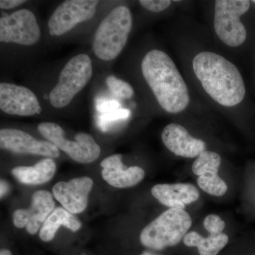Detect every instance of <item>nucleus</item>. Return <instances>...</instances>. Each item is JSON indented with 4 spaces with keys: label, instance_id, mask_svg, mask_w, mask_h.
<instances>
[{
    "label": "nucleus",
    "instance_id": "nucleus-11",
    "mask_svg": "<svg viewBox=\"0 0 255 255\" xmlns=\"http://www.w3.org/2000/svg\"><path fill=\"white\" fill-rule=\"evenodd\" d=\"M55 203L53 195L46 190H38L33 193L31 205L27 209H17L12 216L15 227L26 228L30 235H35L42 225L54 211Z\"/></svg>",
    "mask_w": 255,
    "mask_h": 255
},
{
    "label": "nucleus",
    "instance_id": "nucleus-14",
    "mask_svg": "<svg viewBox=\"0 0 255 255\" xmlns=\"http://www.w3.org/2000/svg\"><path fill=\"white\" fill-rule=\"evenodd\" d=\"M164 145L174 155L194 158L206 150L204 140L191 136L187 129L177 124H168L162 132Z\"/></svg>",
    "mask_w": 255,
    "mask_h": 255
},
{
    "label": "nucleus",
    "instance_id": "nucleus-9",
    "mask_svg": "<svg viewBox=\"0 0 255 255\" xmlns=\"http://www.w3.org/2000/svg\"><path fill=\"white\" fill-rule=\"evenodd\" d=\"M99 1L68 0L60 4L48 20V27L52 36H62L79 23L89 21L96 13Z\"/></svg>",
    "mask_w": 255,
    "mask_h": 255
},
{
    "label": "nucleus",
    "instance_id": "nucleus-24",
    "mask_svg": "<svg viewBox=\"0 0 255 255\" xmlns=\"http://www.w3.org/2000/svg\"><path fill=\"white\" fill-rule=\"evenodd\" d=\"M204 226L210 235L219 236L223 233L226 223L218 215L209 214L204 220Z\"/></svg>",
    "mask_w": 255,
    "mask_h": 255
},
{
    "label": "nucleus",
    "instance_id": "nucleus-3",
    "mask_svg": "<svg viewBox=\"0 0 255 255\" xmlns=\"http://www.w3.org/2000/svg\"><path fill=\"white\" fill-rule=\"evenodd\" d=\"M132 17L125 6L114 8L99 25L94 36L92 49L105 61L115 59L127 44L132 28Z\"/></svg>",
    "mask_w": 255,
    "mask_h": 255
},
{
    "label": "nucleus",
    "instance_id": "nucleus-18",
    "mask_svg": "<svg viewBox=\"0 0 255 255\" xmlns=\"http://www.w3.org/2000/svg\"><path fill=\"white\" fill-rule=\"evenodd\" d=\"M61 226L68 228L73 232H77L81 228L82 223L74 214L63 207L55 208L40 229L39 237L41 241L46 243L51 241Z\"/></svg>",
    "mask_w": 255,
    "mask_h": 255
},
{
    "label": "nucleus",
    "instance_id": "nucleus-4",
    "mask_svg": "<svg viewBox=\"0 0 255 255\" xmlns=\"http://www.w3.org/2000/svg\"><path fill=\"white\" fill-rule=\"evenodd\" d=\"M191 225V216L185 210L168 209L142 229L140 243L149 249L158 251L177 246Z\"/></svg>",
    "mask_w": 255,
    "mask_h": 255
},
{
    "label": "nucleus",
    "instance_id": "nucleus-20",
    "mask_svg": "<svg viewBox=\"0 0 255 255\" xmlns=\"http://www.w3.org/2000/svg\"><path fill=\"white\" fill-rule=\"evenodd\" d=\"M221 163V156L219 154L205 150L196 157L191 169L199 177L206 174H218Z\"/></svg>",
    "mask_w": 255,
    "mask_h": 255
},
{
    "label": "nucleus",
    "instance_id": "nucleus-16",
    "mask_svg": "<svg viewBox=\"0 0 255 255\" xmlns=\"http://www.w3.org/2000/svg\"><path fill=\"white\" fill-rule=\"evenodd\" d=\"M151 194L162 205L169 209H184L186 205L192 204L199 198V191L191 183L156 184Z\"/></svg>",
    "mask_w": 255,
    "mask_h": 255
},
{
    "label": "nucleus",
    "instance_id": "nucleus-31",
    "mask_svg": "<svg viewBox=\"0 0 255 255\" xmlns=\"http://www.w3.org/2000/svg\"><path fill=\"white\" fill-rule=\"evenodd\" d=\"M253 2H254L255 4V0H254V1H253Z\"/></svg>",
    "mask_w": 255,
    "mask_h": 255
},
{
    "label": "nucleus",
    "instance_id": "nucleus-21",
    "mask_svg": "<svg viewBox=\"0 0 255 255\" xmlns=\"http://www.w3.org/2000/svg\"><path fill=\"white\" fill-rule=\"evenodd\" d=\"M199 187L210 195L222 196L227 192V184L219 174H206L197 179Z\"/></svg>",
    "mask_w": 255,
    "mask_h": 255
},
{
    "label": "nucleus",
    "instance_id": "nucleus-26",
    "mask_svg": "<svg viewBox=\"0 0 255 255\" xmlns=\"http://www.w3.org/2000/svg\"><path fill=\"white\" fill-rule=\"evenodd\" d=\"M96 108L99 114H102L122 109V107L118 101L100 100L97 102Z\"/></svg>",
    "mask_w": 255,
    "mask_h": 255
},
{
    "label": "nucleus",
    "instance_id": "nucleus-17",
    "mask_svg": "<svg viewBox=\"0 0 255 255\" xmlns=\"http://www.w3.org/2000/svg\"><path fill=\"white\" fill-rule=\"evenodd\" d=\"M56 172V164L52 158L41 159L33 166H18L11 174L21 184L38 185L49 182Z\"/></svg>",
    "mask_w": 255,
    "mask_h": 255
},
{
    "label": "nucleus",
    "instance_id": "nucleus-10",
    "mask_svg": "<svg viewBox=\"0 0 255 255\" xmlns=\"http://www.w3.org/2000/svg\"><path fill=\"white\" fill-rule=\"evenodd\" d=\"M0 147L14 153L44 156L47 158L60 156L59 149L51 142L36 140L28 132L16 128L1 129Z\"/></svg>",
    "mask_w": 255,
    "mask_h": 255
},
{
    "label": "nucleus",
    "instance_id": "nucleus-12",
    "mask_svg": "<svg viewBox=\"0 0 255 255\" xmlns=\"http://www.w3.org/2000/svg\"><path fill=\"white\" fill-rule=\"evenodd\" d=\"M0 109L4 113L29 117L41 112L39 101L27 87L14 84H0Z\"/></svg>",
    "mask_w": 255,
    "mask_h": 255
},
{
    "label": "nucleus",
    "instance_id": "nucleus-2",
    "mask_svg": "<svg viewBox=\"0 0 255 255\" xmlns=\"http://www.w3.org/2000/svg\"><path fill=\"white\" fill-rule=\"evenodd\" d=\"M142 75L160 107L170 114L183 112L189 105L190 96L182 75L167 53L152 50L141 63Z\"/></svg>",
    "mask_w": 255,
    "mask_h": 255
},
{
    "label": "nucleus",
    "instance_id": "nucleus-19",
    "mask_svg": "<svg viewBox=\"0 0 255 255\" xmlns=\"http://www.w3.org/2000/svg\"><path fill=\"white\" fill-rule=\"evenodd\" d=\"M228 241L229 238L225 233L204 238L196 231L188 233L183 239L186 246L197 248L200 255H217L227 246Z\"/></svg>",
    "mask_w": 255,
    "mask_h": 255
},
{
    "label": "nucleus",
    "instance_id": "nucleus-1",
    "mask_svg": "<svg viewBox=\"0 0 255 255\" xmlns=\"http://www.w3.org/2000/svg\"><path fill=\"white\" fill-rule=\"evenodd\" d=\"M192 65L203 88L219 105L232 107L244 99L246 86L241 73L222 55L202 52L194 57Z\"/></svg>",
    "mask_w": 255,
    "mask_h": 255
},
{
    "label": "nucleus",
    "instance_id": "nucleus-30",
    "mask_svg": "<svg viewBox=\"0 0 255 255\" xmlns=\"http://www.w3.org/2000/svg\"><path fill=\"white\" fill-rule=\"evenodd\" d=\"M162 255L157 254V253H152V252L145 251L142 252V253H141V255Z\"/></svg>",
    "mask_w": 255,
    "mask_h": 255
},
{
    "label": "nucleus",
    "instance_id": "nucleus-27",
    "mask_svg": "<svg viewBox=\"0 0 255 255\" xmlns=\"http://www.w3.org/2000/svg\"><path fill=\"white\" fill-rule=\"evenodd\" d=\"M25 2V0H1L0 7L3 9H11Z\"/></svg>",
    "mask_w": 255,
    "mask_h": 255
},
{
    "label": "nucleus",
    "instance_id": "nucleus-15",
    "mask_svg": "<svg viewBox=\"0 0 255 255\" xmlns=\"http://www.w3.org/2000/svg\"><path fill=\"white\" fill-rule=\"evenodd\" d=\"M104 180L112 187L124 189L134 187L145 176L144 169L137 166L126 167L120 154L109 156L101 162Z\"/></svg>",
    "mask_w": 255,
    "mask_h": 255
},
{
    "label": "nucleus",
    "instance_id": "nucleus-32",
    "mask_svg": "<svg viewBox=\"0 0 255 255\" xmlns=\"http://www.w3.org/2000/svg\"><path fill=\"white\" fill-rule=\"evenodd\" d=\"M255 255V254H254V255Z\"/></svg>",
    "mask_w": 255,
    "mask_h": 255
},
{
    "label": "nucleus",
    "instance_id": "nucleus-6",
    "mask_svg": "<svg viewBox=\"0 0 255 255\" xmlns=\"http://www.w3.org/2000/svg\"><path fill=\"white\" fill-rule=\"evenodd\" d=\"M248 0H217L215 1L214 26L221 41L230 47L241 46L247 31L241 17L250 9Z\"/></svg>",
    "mask_w": 255,
    "mask_h": 255
},
{
    "label": "nucleus",
    "instance_id": "nucleus-23",
    "mask_svg": "<svg viewBox=\"0 0 255 255\" xmlns=\"http://www.w3.org/2000/svg\"><path fill=\"white\" fill-rule=\"evenodd\" d=\"M130 114V111L122 108L113 112L99 114L97 117V124L101 130L107 131L112 124L128 118Z\"/></svg>",
    "mask_w": 255,
    "mask_h": 255
},
{
    "label": "nucleus",
    "instance_id": "nucleus-13",
    "mask_svg": "<svg viewBox=\"0 0 255 255\" xmlns=\"http://www.w3.org/2000/svg\"><path fill=\"white\" fill-rule=\"evenodd\" d=\"M93 184L91 178H74L68 182L56 183L53 187V195L69 212L80 214L86 209Z\"/></svg>",
    "mask_w": 255,
    "mask_h": 255
},
{
    "label": "nucleus",
    "instance_id": "nucleus-7",
    "mask_svg": "<svg viewBox=\"0 0 255 255\" xmlns=\"http://www.w3.org/2000/svg\"><path fill=\"white\" fill-rule=\"evenodd\" d=\"M38 130L48 141L79 163H91L100 157V145L86 132H79L75 135V141H70L65 138L63 128L58 124L43 122L38 124Z\"/></svg>",
    "mask_w": 255,
    "mask_h": 255
},
{
    "label": "nucleus",
    "instance_id": "nucleus-25",
    "mask_svg": "<svg viewBox=\"0 0 255 255\" xmlns=\"http://www.w3.org/2000/svg\"><path fill=\"white\" fill-rule=\"evenodd\" d=\"M139 3L146 9L152 12H160L170 6L172 1L169 0H140Z\"/></svg>",
    "mask_w": 255,
    "mask_h": 255
},
{
    "label": "nucleus",
    "instance_id": "nucleus-8",
    "mask_svg": "<svg viewBox=\"0 0 255 255\" xmlns=\"http://www.w3.org/2000/svg\"><path fill=\"white\" fill-rule=\"evenodd\" d=\"M41 35L36 16L30 10H17L0 18L1 42L32 46L39 41Z\"/></svg>",
    "mask_w": 255,
    "mask_h": 255
},
{
    "label": "nucleus",
    "instance_id": "nucleus-5",
    "mask_svg": "<svg viewBox=\"0 0 255 255\" xmlns=\"http://www.w3.org/2000/svg\"><path fill=\"white\" fill-rule=\"evenodd\" d=\"M91 58L79 54L71 58L60 72L58 83L49 94L51 105L56 109L67 107L92 78Z\"/></svg>",
    "mask_w": 255,
    "mask_h": 255
},
{
    "label": "nucleus",
    "instance_id": "nucleus-22",
    "mask_svg": "<svg viewBox=\"0 0 255 255\" xmlns=\"http://www.w3.org/2000/svg\"><path fill=\"white\" fill-rule=\"evenodd\" d=\"M106 82L111 92L120 98L130 99L134 95L131 85L121 79L112 75L107 78Z\"/></svg>",
    "mask_w": 255,
    "mask_h": 255
},
{
    "label": "nucleus",
    "instance_id": "nucleus-29",
    "mask_svg": "<svg viewBox=\"0 0 255 255\" xmlns=\"http://www.w3.org/2000/svg\"><path fill=\"white\" fill-rule=\"evenodd\" d=\"M0 255H12V253L9 250L1 249L0 251Z\"/></svg>",
    "mask_w": 255,
    "mask_h": 255
},
{
    "label": "nucleus",
    "instance_id": "nucleus-28",
    "mask_svg": "<svg viewBox=\"0 0 255 255\" xmlns=\"http://www.w3.org/2000/svg\"><path fill=\"white\" fill-rule=\"evenodd\" d=\"M0 187H1V189H0V191H0V196H1V199L9 191V184L6 182H5L4 180H1V186H0Z\"/></svg>",
    "mask_w": 255,
    "mask_h": 255
}]
</instances>
